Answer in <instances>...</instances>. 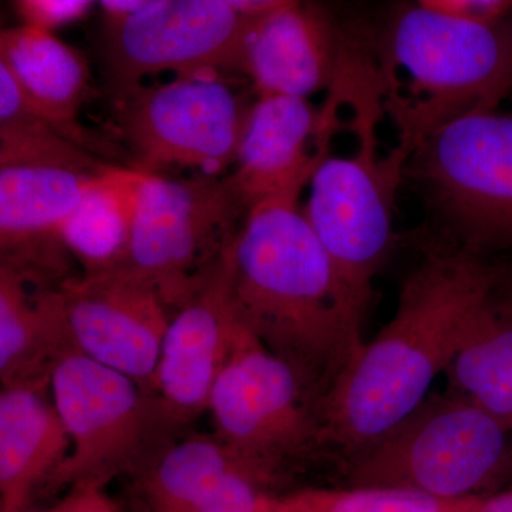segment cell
I'll use <instances>...</instances> for the list:
<instances>
[{
    "mask_svg": "<svg viewBox=\"0 0 512 512\" xmlns=\"http://www.w3.org/2000/svg\"><path fill=\"white\" fill-rule=\"evenodd\" d=\"M291 191L249 208L228 249L237 318L291 367L316 413L365 346L356 301Z\"/></svg>",
    "mask_w": 512,
    "mask_h": 512,
    "instance_id": "6da1fadb",
    "label": "cell"
},
{
    "mask_svg": "<svg viewBox=\"0 0 512 512\" xmlns=\"http://www.w3.org/2000/svg\"><path fill=\"white\" fill-rule=\"evenodd\" d=\"M498 281L483 259L460 249L427 255L404 282L393 318L320 404L323 446L348 460L421 406L446 372L468 315Z\"/></svg>",
    "mask_w": 512,
    "mask_h": 512,
    "instance_id": "7a4b0ae2",
    "label": "cell"
},
{
    "mask_svg": "<svg viewBox=\"0 0 512 512\" xmlns=\"http://www.w3.org/2000/svg\"><path fill=\"white\" fill-rule=\"evenodd\" d=\"M383 113L412 154L454 121L497 110L512 93V22L481 26L407 6L379 63Z\"/></svg>",
    "mask_w": 512,
    "mask_h": 512,
    "instance_id": "3957f363",
    "label": "cell"
},
{
    "mask_svg": "<svg viewBox=\"0 0 512 512\" xmlns=\"http://www.w3.org/2000/svg\"><path fill=\"white\" fill-rule=\"evenodd\" d=\"M510 434L474 404L436 394L346 460L348 483L402 488L443 500L484 497L510 464Z\"/></svg>",
    "mask_w": 512,
    "mask_h": 512,
    "instance_id": "277c9868",
    "label": "cell"
},
{
    "mask_svg": "<svg viewBox=\"0 0 512 512\" xmlns=\"http://www.w3.org/2000/svg\"><path fill=\"white\" fill-rule=\"evenodd\" d=\"M382 114L379 93H367L356 101L355 153L329 154L319 164L302 208L339 275L365 309L373 281L392 249L394 200L410 160L400 146L380 156L376 130Z\"/></svg>",
    "mask_w": 512,
    "mask_h": 512,
    "instance_id": "5b68a950",
    "label": "cell"
},
{
    "mask_svg": "<svg viewBox=\"0 0 512 512\" xmlns=\"http://www.w3.org/2000/svg\"><path fill=\"white\" fill-rule=\"evenodd\" d=\"M248 208L228 177L148 174L120 265L153 286L168 309L200 291L231 247Z\"/></svg>",
    "mask_w": 512,
    "mask_h": 512,
    "instance_id": "8992f818",
    "label": "cell"
},
{
    "mask_svg": "<svg viewBox=\"0 0 512 512\" xmlns=\"http://www.w3.org/2000/svg\"><path fill=\"white\" fill-rule=\"evenodd\" d=\"M406 173L426 192L456 249L481 258L512 249V113L454 121L410 157Z\"/></svg>",
    "mask_w": 512,
    "mask_h": 512,
    "instance_id": "52a82bcc",
    "label": "cell"
},
{
    "mask_svg": "<svg viewBox=\"0 0 512 512\" xmlns=\"http://www.w3.org/2000/svg\"><path fill=\"white\" fill-rule=\"evenodd\" d=\"M50 394L70 453L45 485H99L128 471L147 470L148 448L170 426L153 397L130 377L80 352L64 356L50 376Z\"/></svg>",
    "mask_w": 512,
    "mask_h": 512,
    "instance_id": "ba28073f",
    "label": "cell"
},
{
    "mask_svg": "<svg viewBox=\"0 0 512 512\" xmlns=\"http://www.w3.org/2000/svg\"><path fill=\"white\" fill-rule=\"evenodd\" d=\"M215 437L272 484L323 446L315 406L295 372L241 323L208 403Z\"/></svg>",
    "mask_w": 512,
    "mask_h": 512,
    "instance_id": "9c48e42d",
    "label": "cell"
},
{
    "mask_svg": "<svg viewBox=\"0 0 512 512\" xmlns=\"http://www.w3.org/2000/svg\"><path fill=\"white\" fill-rule=\"evenodd\" d=\"M249 104L220 73L177 76L119 106V126L138 170L183 167L221 177L237 161Z\"/></svg>",
    "mask_w": 512,
    "mask_h": 512,
    "instance_id": "30bf717a",
    "label": "cell"
},
{
    "mask_svg": "<svg viewBox=\"0 0 512 512\" xmlns=\"http://www.w3.org/2000/svg\"><path fill=\"white\" fill-rule=\"evenodd\" d=\"M254 22L228 0H150L136 15L106 22L104 63L117 106L158 73H241L245 37Z\"/></svg>",
    "mask_w": 512,
    "mask_h": 512,
    "instance_id": "8fae6325",
    "label": "cell"
},
{
    "mask_svg": "<svg viewBox=\"0 0 512 512\" xmlns=\"http://www.w3.org/2000/svg\"><path fill=\"white\" fill-rule=\"evenodd\" d=\"M60 288L76 349L151 396L171 320L156 289L121 269L74 276Z\"/></svg>",
    "mask_w": 512,
    "mask_h": 512,
    "instance_id": "7c38bea8",
    "label": "cell"
},
{
    "mask_svg": "<svg viewBox=\"0 0 512 512\" xmlns=\"http://www.w3.org/2000/svg\"><path fill=\"white\" fill-rule=\"evenodd\" d=\"M343 101L329 93L322 109L308 99L256 96L228 175L245 207L291 191H303L329 156Z\"/></svg>",
    "mask_w": 512,
    "mask_h": 512,
    "instance_id": "4fadbf2b",
    "label": "cell"
},
{
    "mask_svg": "<svg viewBox=\"0 0 512 512\" xmlns=\"http://www.w3.org/2000/svg\"><path fill=\"white\" fill-rule=\"evenodd\" d=\"M239 328L229 295L227 251L200 291L175 311L164 336L151 397L170 426L208 412Z\"/></svg>",
    "mask_w": 512,
    "mask_h": 512,
    "instance_id": "5bb4252c",
    "label": "cell"
},
{
    "mask_svg": "<svg viewBox=\"0 0 512 512\" xmlns=\"http://www.w3.org/2000/svg\"><path fill=\"white\" fill-rule=\"evenodd\" d=\"M111 167H0V265L57 286L70 279L64 222Z\"/></svg>",
    "mask_w": 512,
    "mask_h": 512,
    "instance_id": "9a60e30c",
    "label": "cell"
},
{
    "mask_svg": "<svg viewBox=\"0 0 512 512\" xmlns=\"http://www.w3.org/2000/svg\"><path fill=\"white\" fill-rule=\"evenodd\" d=\"M348 45L328 10L315 3L289 2L255 20L245 37L241 73L256 96L308 99L332 89Z\"/></svg>",
    "mask_w": 512,
    "mask_h": 512,
    "instance_id": "2e32d148",
    "label": "cell"
},
{
    "mask_svg": "<svg viewBox=\"0 0 512 512\" xmlns=\"http://www.w3.org/2000/svg\"><path fill=\"white\" fill-rule=\"evenodd\" d=\"M0 63L62 136L96 157H117L116 146L87 131L80 109L92 93L86 57L52 32L19 26L0 33Z\"/></svg>",
    "mask_w": 512,
    "mask_h": 512,
    "instance_id": "e0dca14e",
    "label": "cell"
},
{
    "mask_svg": "<svg viewBox=\"0 0 512 512\" xmlns=\"http://www.w3.org/2000/svg\"><path fill=\"white\" fill-rule=\"evenodd\" d=\"M79 352L62 288L0 265V380L50 384L64 356Z\"/></svg>",
    "mask_w": 512,
    "mask_h": 512,
    "instance_id": "ac0fdd59",
    "label": "cell"
},
{
    "mask_svg": "<svg viewBox=\"0 0 512 512\" xmlns=\"http://www.w3.org/2000/svg\"><path fill=\"white\" fill-rule=\"evenodd\" d=\"M70 447L50 384L2 386L0 512H33V495L45 487Z\"/></svg>",
    "mask_w": 512,
    "mask_h": 512,
    "instance_id": "d6986e66",
    "label": "cell"
},
{
    "mask_svg": "<svg viewBox=\"0 0 512 512\" xmlns=\"http://www.w3.org/2000/svg\"><path fill=\"white\" fill-rule=\"evenodd\" d=\"M444 376L446 393L512 433V296L501 295L498 284L468 315Z\"/></svg>",
    "mask_w": 512,
    "mask_h": 512,
    "instance_id": "ffe728a7",
    "label": "cell"
},
{
    "mask_svg": "<svg viewBox=\"0 0 512 512\" xmlns=\"http://www.w3.org/2000/svg\"><path fill=\"white\" fill-rule=\"evenodd\" d=\"M147 173L114 165L84 195L63 225V244L83 275L117 268L126 255Z\"/></svg>",
    "mask_w": 512,
    "mask_h": 512,
    "instance_id": "44dd1931",
    "label": "cell"
},
{
    "mask_svg": "<svg viewBox=\"0 0 512 512\" xmlns=\"http://www.w3.org/2000/svg\"><path fill=\"white\" fill-rule=\"evenodd\" d=\"M9 165L100 171L113 164L62 136L0 63V167Z\"/></svg>",
    "mask_w": 512,
    "mask_h": 512,
    "instance_id": "7402d4cb",
    "label": "cell"
},
{
    "mask_svg": "<svg viewBox=\"0 0 512 512\" xmlns=\"http://www.w3.org/2000/svg\"><path fill=\"white\" fill-rule=\"evenodd\" d=\"M238 467L255 470L217 437H191L151 463L141 474V487L151 511L191 512L225 474Z\"/></svg>",
    "mask_w": 512,
    "mask_h": 512,
    "instance_id": "603a6c76",
    "label": "cell"
},
{
    "mask_svg": "<svg viewBox=\"0 0 512 512\" xmlns=\"http://www.w3.org/2000/svg\"><path fill=\"white\" fill-rule=\"evenodd\" d=\"M481 497L443 500L402 488H305L275 497L271 512H476Z\"/></svg>",
    "mask_w": 512,
    "mask_h": 512,
    "instance_id": "cb8c5ba5",
    "label": "cell"
},
{
    "mask_svg": "<svg viewBox=\"0 0 512 512\" xmlns=\"http://www.w3.org/2000/svg\"><path fill=\"white\" fill-rule=\"evenodd\" d=\"M23 25L52 32L83 19L94 2L89 0H19L13 3Z\"/></svg>",
    "mask_w": 512,
    "mask_h": 512,
    "instance_id": "d4e9b609",
    "label": "cell"
},
{
    "mask_svg": "<svg viewBox=\"0 0 512 512\" xmlns=\"http://www.w3.org/2000/svg\"><path fill=\"white\" fill-rule=\"evenodd\" d=\"M419 3L441 15L474 25L498 26L512 18L511 0H421Z\"/></svg>",
    "mask_w": 512,
    "mask_h": 512,
    "instance_id": "484cf974",
    "label": "cell"
},
{
    "mask_svg": "<svg viewBox=\"0 0 512 512\" xmlns=\"http://www.w3.org/2000/svg\"><path fill=\"white\" fill-rule=\"evenodd\" d=\"M37 512H119L99 485H80L70 488L62 501Z\"/></svg>",
    "mask_w": 512,
    "mask_h": 512,
    "instance_id": "4316f807",
    "label": "cell"
},
{
    "mask_svg": "<svg viewBox=\"0 0 512 512\" xmlns=\"http://www.w3.org/2000/svg\"><path fill=\"white\" fill-rule=\"evenodd\" d=\"M150 0H103L99 2L106 22H119L146 8Z\"/></svg>",
    "mask_w": 512,
    "mask_h": 512,
    "instance_id": "83f0119b",
    "label": "cell"
},
{
    "mask_svg": "<svg viewBox=\"0 0 512 512\" xmlns=\"http://www.w3.org/2000/svg\"><path fill=\"white\" fill-rule=\"evenodd\" d=\"M285 0H228L229 6L249 20H258L274 12Z\"/></svg>",
    "mask_w": 512,
    "mask_h": 512,
    "instance_id": "f1b7e54d",
    "label": "cell"
},
{
    "mask_svg": "<svg viewBox=\"0 0 512 512\" xmlns=\"http://www.w3.org/2000/svg\"><path fill=\"white\" fill-rule=\"evenodd\" d=\"M476 512H512V488L484 495L478 501Z\"/></svg>",
    "mask_w": 512,
    "mask_h": 512,
    "instance_id": "f546056e",
    "label": "cell"
},
{
    "mask_svg": "<svg viewBox=\"0 0 512 512\" xmlns=\"http://www.w3.org/2000/svg\"><path fill=\"white\" fill-rule=\"evenodd\" d=\"M510 295L512 296V275H511V278H510Z\"/></svg>",
    "mask_w": 512,
    "mask_h": 512,
    "instance_id": "4dcf8cb0",
    "label": "cell"
}]
</instances>
